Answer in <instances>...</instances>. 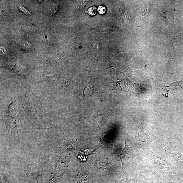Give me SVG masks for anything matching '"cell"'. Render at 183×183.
Segmentation results:
<instances>
[{"label":"cell","mask_w":183,"mask_h":183,"mask_svg":"<svg viewBox=\"0 0 183 183\" xmlns=\"http://www.w3.org/2000/svg\"><path fill=\"white\" fill-rule=\"evenodd\" d=\"M170 153L174 157L176 161L183 167V155L180 152H170Z\"/></svg>","instance_id":"3"},{"label":"cell","mask_w":183,"mask_h":183,"mask_svg":"<svg viewBox=\"0 0 183 183\" xmlns=\"http://www.w3.org/2000/svg\"><path fill=\"white\" fill-rule=\"evenodd\" d=\"M59 9V6L55 3H50L45 6L44 11L46 14L48 15H53L56 14Z\"/></svg>","instance_id":"2"},{"label":"cell","mask_w":183,"mask_h":183,"mask_svg":"<svg viewBox=\"0 0 183 183\" xmlns=\"http://www.w3.org/2000/svg\"><path fill=\"white\" fill-rule=\"evenodd\" d=\"M98 11L100 14H104L106 11V9L105 6H99Z\"/></svg>","instance_id":"5"},{"label":"cell","mask_w":183,"mask_h":183,"mask_svg":"<svg viewBox=\"0 0 183 183\" xmlns=\"http://www.w3.org/2000/svg\"><path fill=\"white\" fill-rule=\"evenodd\" d=\"M97 12V9L94 6L92 7L88 10V13L89 14L93 16L96 15Z\"/></svg>","instance_id":"4"},{"label":"cell","mask_w":183,"mask_h":183,"mask_svg":"<svg viewBox=\"0 0 183 183\" xmlns=\"http://www.w3.org/2000/svg\"><path fill=\"white\" fill-rule=\"evenodd\" d=\"M18 7L20 11L25 13V14L28 15L30 14V12L23 7L20 6Z\"/></svg>","instance_id":"6"},{"label":"cell","mask_w":183,"mask_h":183,"mask_svg":"<svg viewBox=\"0 0 183 183\" xmlns=\"http://www.w3.org/2000/svg\"><path fill=\"white\" fill-rule=\"evenodd\" d=\"M152 158L154 159V161L155 162V163L160 168L163 169H169V168H171V167L168 162L164 159L161 157H159L158 155L154 153L152 151Z\"/></svg>","instance_id":"1"}]
</instances>
